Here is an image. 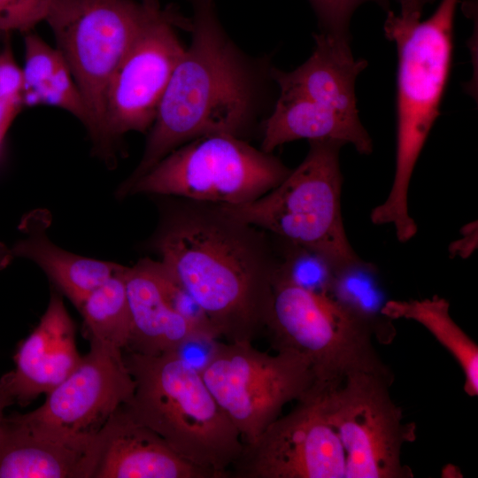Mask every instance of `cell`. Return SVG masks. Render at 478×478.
Instances as JSON below:
<instances>
[{
	"label": "cell",
	"instance_id": "1",
	"mask_svg": "<svg viewBox=\"0 0 478 478\" xmlns=\"http://www.w3.org/2000/svg\"><path fill=\"white\" fill-rule=\"evenodd\" d=\"M176 198L162 208L152 250L220 338L252 342L266 327L281 253L220 204Z\"/></svg>",
	"mask_w": 478,
	"mask_h": 478
},
{
	"label": "cell",
	"instance_id": "20",
	"mask_svg": "<svg viewBox=\"0 0 478 478\" xmlns=\"http://www.w3.org/2000/svg\"><path fill=\"white\" fill-rule=\"evenodd\" d=\"M46 225V219L42 221L32 215L24 220L21 227L26 235L11 248L12 254L35 262L79 310L89 295L122 266L62 249L48 238Z\"/></svg>",
	"mask_w": 478,
	"mask_h": 478
},
{
	"label": "cell",
	"instance_id": "7",
	"mask_svg": "<svg viewBox=\"0 0 478 478\" xmlns=\"http://www.w3.org/2000/svg\"><path fill=\"white\" fill-rule=\"evenodd\" d=\"M265 328L275 351H292L309 360L316 381L341 380L353 372L394 379L364 319L328 294L292 283L280 269Z\"/></svg>",
	"mask_w": 478,
	"mask_h": 478
},
{
	"label": "cell",
	"instance_id": "34",
	"mask_svg": "<svg viewBox=\"0 0 478 478\" xmlns=\"http://www.w3.org/2000/svg\"><path fill=\"white\" fill-rule=\"evenodd\" d=\"M13 256L11 248L0 243V271L4 269L12 260Z\"/></svg>",
	"mask_w": 478,
	"mask_h": 478
},
{
	"label": "cell",
	"instance_id": "23",
	"mask_svg": "<svg viewBox=\"0 0 478 478\" xmlns=\"http://www.w3.org/2000/svg\"><path fill=\"white\" fill-rule=\"evenodd\" d=\"M125 269L122 266L91 292L79 309L89 340H96L122 351L128 344L131 332Z\"/></svg>",
	"mask_w": 478,
	"mask_h": 478
},
{
	"label": "cell",
	"instance_id": "22",
	"mask_svg": "<svg viewBox=\"0 0 478 478\" xmlns=\"http://www.w3.org/2000/svg\"><path fill=\"white\" fill-rule=\"evenodd\" d=\"M371 327L374 338L389 344L397 335L392 320L382 314L386 303L375 276V266L361 261L335 273L328 294Z\"/></svg>",
	"mask_w": 478,
	"mask_h": 478
},
{
	"label": "cell",
	"instance_id": "6",
	"mask_svg": "<svg viewBox=\"0 0 478 478\" xmlns=\"http://www.w3.org/2000/svg\"><path fill=\"white\" fill-rule=\"evenodd\" d=\"M158 6L133 0H53L46 20L83 99L95 150L111 163L106 96L111 80Z\"/></svg>",
	"mask_w": 478,
	"mask_h": 478
},
{
	"label": "cell",
	"instance_id": "16",
	"mask_svg": "<svg viewBox=\"0 0 478 478\" xmlns=\"http://www.w3.org/2000/svg\"><path fill=\"white\" fill-rule=\"evenodd\" d=\"M125 282L131 316L125 351L158 355L177 351L197 335L218 337L175 310L166 292L159 261L146 258L131 267L126 266Z\"/></svg>",
	"mask_w": 478,
	"mask_h": 478
},
{
	"label": "cell",
	"instance_id": "8",
	"mask_svg": "<svg viewBox=\"0 0 478 478\" xmlns=\"http://www.w3.org/2000/svg\"><path fill=\"white\" fill-rule=\"evenodd\" d=\"M272 153L228 134H211L174 149L130 188L128 195L175 197L235 205L255 200L290 173Z\"/></svg>",
	"mask_w": 478,
	"mask_h": 478
},
{
	"label": "cell",
	"instance_id": "4",
	"mask_svg": "<svg viewBox=\"0 0 478 478\" xmlns=\"http://www.w3.org/2000/svg\"><path fill=\"white\" fill-rule=\"evenodd\" d=\"M123 358L135 382L127 412L187 461L213 478H228L243 443L201 373L176 351H123Z\"/></svg>",
	"mask_w": 478,
	"mask_h": 478
},
{
	"label": "cell",
	"instance_id": "14",
	"mask_svg": "<svg viewBox=\"0 0 478 478\" xmlns=\"http://www.w3.org/2000/svg\"><path fill=\"white\" fill-rule=\"evenodd\" d=\"M75 325L62 297L51 292L39 323L14 355L15 369L9 372L15 404L26 406L41 394L60 384L78 366Z\"/></svg>",
	"mask_w": 478,
	"mask_h": 478
},
{
	"label": "cell",
	"instance_id": "31",
	"mask_svg": "<svg viewBox=\"0 0 478 478\" xmlns=\"http://www.w3.org/2000/svg\"><path fill=\"white\" fill-rule=\"evenodd\" d=\"M478 246V226L477 221L466 224L460 229V238L449 245V253L451 258H468Z\"/></svg>",
	"mask_w": 478,
	"mask_h": 478
},
{
	"label": "cell",
	"instance_id": "15",
	"mask_svg": "<svg viewBox=\"0 0 478 478\" xmlns=\"http://www.w3.org/2000/svg\"><path fill=\"white\" fill-rule=\"evenodd\" d=\"M99 435L93 478H213L177 454L150 428L120 406Z\"/></svg>",
	"mask_w": 478,
	"mask_h": 478
},
{
	"label": "cell",
	"instance_id": "5",
	"mask_svg": "<svg viewBox=\"0 0 478 478\" xmlns=\"http://www.w3.org/2000/svg\"><path fill=\"white\" fill-rule=\"evenodd\" d=\"M300 165L274 189L248 203L221 207L234 218L323 257L335 273L361 259L342 216L343 143L310 141Z\"/></svg>",
	"mask_w": 478,
	"mask_h": 478
},
{
	"label": "cell",
	"instance_id": "30",
	"mask_svg": "<svg viewBox=\"0 0 478 478\" xmlns=\"http://www.w3.org/2000/svg\"><path fill=\"white\" fill-rule=\"evenodd\" d=\"M218 339L212 335H197L184 343L176 352L201 373L219 346Z\"/></svg>",
	"mask_w": 478,
	"mask_h": 478
},
{
	"label": "cell",
	"instance_id": "32",
	"mask_svg": "<svg viewBox=\"0 0 478 478\" xmlns=\"http://www.w3.org/2000/svg\"><path fill=\"white\" fill-rule=\"evenodd\" d=\"M21 104L20 100L0 97V145Z\"/></svg>",
	"mask_w": 478,
	"mask_h": 478
},
{
	"label": "cell",
	"instance_id": "2",
	"mask_svg": "<svg viewBox=\"0 0 478 478\" xmlns=\"http://www.w3.org/2000/svg\"><path fill=\"white\" fill-rule=\"evenodd\" d=\"M186 29L191 42L177 63L159 103L143 157L118 189L127 197L133 184L174 149L211 134L246 140L262 124L277 87L267 56L243 52L222 27L212 0H190Z\"/></svg>",
	"mask_w": 478,
	"mask_h": 478
},
{
	"label": "cell",
	"instance_id": "17",
	"mask_svg": "<svg viewBox=\"0 0 478 478\" xmlns=\"http://www.w3.org/2000/svg\"><path fill=\"white\" fill-rule=\"evenodd\" d=\"M314 41L312 54L296 69L285 72L274 67L277 88L301 94L349 122L361 123L355 83L367 62L353 57L350 40L320 32L314 35Z\"/></svg>",
	"mask_w": 478,
	"mask_h": 478
},
{
	"label": "cell",
	"instance_id": "13",
	"mask_svg": "<svg viewBox=\"0 0 478 478\" xmlns=\"http://www.w3.org/2000/svg\"><path fill=\"white\" fill-rule=\"evenodd\" d=\"M184 18L155 10L116 69L106 96L110 139L151 127L173 72L184 52L175 27Z\"/></svg>",
	"mask_w": 478,
	"mask_h": 478
},
{
	"label": "cell",
	"instance_id": "27",
	"mask_svg": "<svg viewBox=\"0 0 478 478\" xmlns=\"http://www.w3.org/2000/svg\"><path fill=\"white\" fill-rule=\"evenodd\" d=\"M320 32L335 38L350 40L349 27L355 11L363 4L374 3L387 12L390 0H308Z\"/></svg>",
	"mask_w": 478,
	"mask_h": 478
},
{
	"label": "cell",
	"instance_id": "18",
	"mask_svg": "<svg viewBox=\"0 0 478 478\" xmlns=\"http://www.w3.org/2000/svg\"><path fill=\"white\" fill-rule=\"evenodd\" d=\"M99 436L67 442L40 436L13 414L0 430V478H93Z\"/></svg>",
	"mask_w": 478,
	"mask_h": 478
},
{
	"label": "cell",
	"instance_id": "33",
	"mask_svg": "<svg viewBox=\"0 0 478 478\" xmlns=\"http://www.w3.org/2000/svg\"><path fill=\"white\" fill-rule=\"evenodd\" d=\"M15 404V398L12 391L9 372L0 378V430L4 418L5 408Z\"/></svg>",
	"mask_w": 478,
	"mask_h": 478
},
{
	"label": "cell",
	"instance_id": "28",
	"mask_svg": "<svg viewBox=\"0 0 478 478\" xmlns=\"http://www.w3.org/2000/svg\"><path fill=\"white\" fill-rule=\"evenodd\" d=\"M53 0H0V33L28 31L46 20Z\"/></svg>",
	"mask_w": 478,
	"mask_h": 478
},
{
	"label": "cell",
	"instance_id": "10",
	"mask_svg": "<svg viewBox=\"0 0 478 478\" xmlns=\"http://www.w3.org/2000/svg\"><path fill=\"white\" fill-rule=\"evenodd\" d=\"M201 375L243 444L253 443L288 403L299 400L316 381L303 355L287 350L272 355L251 342L220 343Z\"/></svg>",
	"mask_w": 478,
	"mask_h": 478
},
{
	"label": "cell",
	"instance_id": "25",
	"mask_svg": "<svg viewBox=\"0 0 478 478\" xmlns=\"http://www.w3.org/2000/svg\"><path fill=\"white\" fill-rule=\"evenodd\" d=\"M64 61L58 49L51 48L41 37L28 34L25 37V64L22 103L32 105L36 94L47 84Z\"/></svg>",
	"mask_w": 478,
	"mask_h": 478
},
{
	"label": "cell",
	"instance_id": "19",
	"mask_svg": "<svg viewBox=\"0 0 478 478\" xmlns=\"http://www.w3.org/2000/svg\"><path fill=\"white\" fill-rule=\"evenodd\" d=\"M260 149L272 153L277 147L300 139L332 140L350 143L363 155L373 151V142L362 123H351L307 97L279 89L272 111L262 124Z\"/></svg>",
	"mask_w": 478,
	"mask_h": 478
},
{
	"label": "cell",
	"instance_id": "12",
	"mask_svg": "<svg viewBox=\"0 0 478 478\" xmlns=\"http://www.w3.org/2000/svg\"><path fill=\"white\" fill-rule=\"evenodd\" d=\"M228 474L234 478H346L344 450L313 386L289 413L243 444Z\"/></svg>",
	"mask_w": 478,
	"mask_h": 478
},
{
	"label": "cell",
	"instance_id": "21",
	"mask_svg": "<svg viewBox=\"0 0 478 478\" xmlns=\"http://www.w3.org/2000/svg\"><path fill=\"white\" fill-rule=\"evenodd\" d=\"M382 314L392 320H412L426 328L459 363L466 394L478 395V345L451 318L445 298L435 295L421 300H387Z\"/></svg>",
	"mask_w": 478,
	"mask_h": 478
},
{
	"label": "cell",
	"instance_id": "11",
	"mask_svg": "<svg viewBox=\"0 0 478 478\" xmlns=\"http://www.w3.org/2000/svg\"><path fill=\"white\" fill-rule=\"evenodd\" d=\"M90 350L75 369L47 393L44 403L14 417L40 436L67 442L94 438L135 390L123 351L89 340Z\"/></svg>",
	"mask_w": 478,
	"mask_h": 478
},
{
	"label": "cell",
	"instance_id": "9",
	"mask_svg": "<svg viewBox=\"0 0 478 478\" xmlns=\"http://www.w3.org/2000/svg\"><path fill=\"white\" fill-rule=\"evenodd\" d=\"M393 381L365 372L314 389L343 445L346 478H412L403 465L402 448L416 438L414 423L405 422L389 393Z\"/></svg>",
	"mask_w": 478,
	"mask_h": 478
},
{
	"label": "cell",
	"instance_id": "26",
	"mask_svg": "<svg viewBox=\"0 0 478 478\" xmlns=\"http://www.w3.org/2000/svg\"><path fill=\"white\" fill-rule=\"evenodd\" d=\"M40 104L60 107L87 125L88 115L83 99L65 60L36 94L32 105Z\"/></svg>",
	"mask_w": 478,
	"mask_h": 478
},
{
	"label": "cell",
	"instance_id": "24",
	"mask_svg": "<svg viewBox=\"0 0 478 478\" xmlns=\"http://www.w3.org/2000/svg\"><path fill=\"white\" fill-rule=\"evenodd\" d=\"M285 243L287 247L281 252V274L301 288L328 294L335 275L333 266L320 255Z\"/></svg>",
	"mask_w": 478,
	"mask_h": 478
},
{
	"label": "cell",
	"instance_id": "3",
	"mask_svg": "<svg viewBox=\"0 0 478 478\" xmlns=\"http://www.w3.org/2000/svg\"><path fill=\"white\" fill-rule=\"evenodd\" d=\"M459 0H440L425 20L389 10L384 34L397 53V143L393 183L386 200L370 214L374 225L394 227L401 243L418 227L408 210V189L420 154L440 114L453 50V27Z\"/></svg>",
	"mask_w": 478,
	"mask_h": 478
},
{
	"label": "cell",
	"instance_id": "29",
	"mask_svg": "<svg viewBox=\"0 0 478 478\" xmlns=\"http://www.w3.org/2000/svg\"><path fill=\"white\" fill-rule=\"evenodd\" d=\"M23 73L9 44L0 52V97L22 101ZM23 104V103H22Z\"/></svg>",
	"mask_w": 478,
	"mask_h": 478
}]
</instances>
